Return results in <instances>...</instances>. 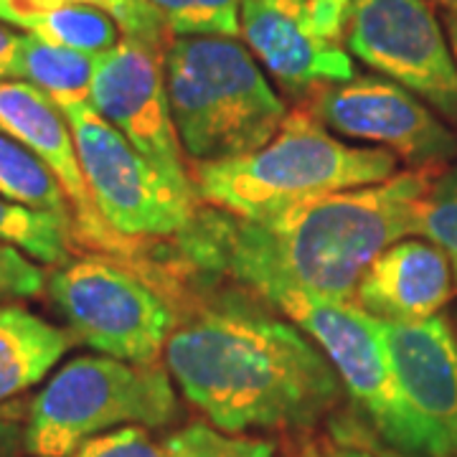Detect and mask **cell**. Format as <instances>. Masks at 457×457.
Instances as JSON below:
<instances>
[{
  "label": "cell",
  "instance_id": "obj_1",
  "mask_svg": "<svg viewBox=\"0 0 457 457\" xmlns=\"http://www.w3.org/2000/svg\"><path fill=\"white\" fill-rule=\"evenodd\" d=\"M219 282L198 275L176 303L163 356L180 394L228 435L320 425L343 399L326 353L260 295Z\"/></svg>",
  "mask_w": 457,
  "mask_h": 457
},
{
  "label": "cell",
  "instance_id": "obj_2",
  "mask_svg": "<svg viewBox=\"0 0 457 457\" xmlns=\"http://www.w3.org/2000/svg\"><path fill=\"white\" fill-rule=\"evenodd\" d=\"M435 168L312 198L262 221L201 204L173 239L198 275L227 279L264 297L278 287L353 303L363 272L394 242L417 237V209Z\"/></svg>",
  "mask_w": 457,
  "mask_h": 457
},
{
  "label": "cell",
  "instance_id": "obj_3",
  "mask_svg": "<svg viewBox=\"0 0 457 457\" xmlns=\"http://www.w3.org/2000/svg\"><path fill=\"white\" fill-rule=\"evenodd\" d=\"M188 170L201 204L249 221L399 173L394 153L343 143L305 107L285 114L279 130L257 150L219 163H191Z\"/></svg>",
  "mask_w": 457,
  "mask_h": 457
},
{
  "label": "cell",
  "instance_id": "obj_4",
  "mask_svg": "<svg viewBox=\"0 0 457 457\" xmlns=\"http://www.w3.org/2000/svg\"><path fill=\"white\" fill-rule=\"evenodd\" d=\"M163 64L170 114L191 163L257 150L287 114L260 62L231 36H176Z\"/></svg>",
  "mask_w": 457,
  "mask_h": 457
},
{
  "label": "cell",
  "instance_id": "obj_5",
  "mask_svg": "<svg viewBox=\"0 0 457 457\" xmlns=\"http://www.w3.org/2000/svg\"><path fill=\"white\" fill-rule=\"evenodd\" d=\"M180 402L168 369L110 356L66 361L33 396L26 417L29 457H71L120 427L173 425Z\"/></svg>",
  "mask_w": 457,
  "mask_h": 457
},
{
  "label": "cell",
  "instance_id": "obj_6",
  "mask_svg": "<svg viewBox=\"0 0 457 457\" xmlns=\"http://www.w3.org/2000/svg\"><path fill=\"white\" fill-rule=\"evenodd\" d=\"M46 293L77 341L130 363H158L179 320L173 297L147 272L99 252L62 264Z\"/></svg>",
  "mask_w": 457,
  "mask_h": 457
},
{
  "label": "cell",
  "instance_id": "obj_7",
  "mask_svg": "<svg viewBox=\"0 0 457 457\" xmlns=\"http://www.w3.org/2000/svg\"><path fill=\"white\" fill-rule=\"evenodd\" d=\"M262 300L293 320L330 361L345 394L361 409L378 442L396 453L425 457V442L394 381L374 318L353 303L278 287Z\"/></svg>",
  "mask_w": 457,
  "mask_h": 457
},
{
  "label": "cell",
  "instance_id": "obj_8",
  "mask_svg": "<svg viewBox=\"0 0 457 457\" xmlns=\"http://www.w3.org/2000/svg\"><path fill=\"white\" fill-rule=\"evenodd\" d=\"M62 112L102 219L120 237L140 245L179 239L194 221L201 201L176 191L92 104L66 107Z\"/></svg>",
  "mask_w": 457,
  "mask_h": 457
},
{
  "label": "cell",
  "instance_id": "obj_9",
  "mask_svg": "<svg viewBox=\"0 0 457 457\" xmlns=\"http://www.w3.org/2000/svg\"><path fill=\"white\" fill-rule=\"evenodd\" d=\"M0 132L29 147L59 180L74 212V239L95 246L99 254L143 270L161 287L168 285L179 260L173 254L176 249L130 242L102 219L84 179L71 128L64 112L41 89L21 79L0 82Z\"/></svg>",
  "mask_w": 457,
  "mask_h": 457
},
{
  "label": "cell",
  "instance_id": "obj_10",
  "mask_svg": "<svg viewBox=\"0 0 457 457\" xmlns=\"http://www.w3.org/2000/svg\"><path fill=\"white\" fill-rule=\"evenodd\" d=\"M345 49L457 125V59L427 0H353Z\"/></svg>",
  "mask_w": 457,
  "mask_h": 457
},
{
  "label": "cell",
  "instance_id": "obj_11",
  "mask_svg": "<svg viewBox=\"0 0 457 457\" xmlns=\"http://www.w3.org/2000/svg\"><path fill=\"white\" fill-rule=\"evenodd\" d=\"M305 110L330 132L384 147L417 168H437L457 158L455 130L386 77H353L318 87Z\"/></svg>",
  "mask_w": 457,
  "mask_h": 457
},
{
  "label": "cell",
  "instance_id": "obj_12",
  "mask_svg": "<svg viewBox=\"0 0 457 457\" xmlns=\"http://www.w3.org/2000/svg\"><path fill=\"white\" fill-rule=\"evenodd\" d=\"M165 51L120 38L97 56L89 104L186 196L198 198L165 89Z\"/></svg>",
  "mask_w": 457,
  "mask_h": 457
},
{
  "label": "cell",
  "instance_id": "obj_13",
  "mask_svg": "<svg viewBox=\"0 0 457 457\" xmlns=\"http://www.w3.org/2000/svg\"><path fill=\"white\" fill-rule=\"evenodd\" d=\"M394 381L425 442V457L457 455V338L447 318L417 323L374 318Z\"/></svg>",
  "mask_w": 457,
  "mask_h": 457
},
{
  "label": "cell",
  "instance_id": "obj_14",
  "mask_svg": "<svg viewBox=\"0 0 457 457\" xmlns=\"http://www.w3.org/2000/svg\"><path fill=\"white\" fill-rule=\"evenodd\" d=\"M239 26L252 56L293 95L356 77L345 44L323 33L308 0H242Z\"/></svg>",
  "mask_w": 457,
  "mask_h": 457
},
{
  "label": "cell",
  "instance_id": "obj_15",
  "mask_svg": "<svg viewBox=\"0 0 457 457\" xmlns=\"http://www.w3.org/2000/svg\"><path fill=\"white\" fill-rule=\"evenodd\" d=\"M450 257L425 237H404L386 246L363 272L353 305L389 323H417L440 311L455 295Z\"/></svg>",
  "mask_w": 457,
  "mask_h": 457
},
{
  "label": "cell",
  "instance_id": "obj_16",
  "mask_svg": "<svg viewBox=\"0 0 457 457\" xmlns=\"http://www.w3.org/2000/svg\"><path fill=\"white\" fill-rule=\"evenodd\" d=\"M77 343L74 333L23 305H0V404L44 381Z\"/></svg>",
  "mask_w": 457,
  "mask_h": 457
},
{
  "label": "cell",
  "instance_id": "obj_17",
  "mask_svg": "<svg viewBox=\"0 0 457 457\" xmlns=\"http://www.w3.org/2000/svg\"><path fill=\"white\" fill-rule=\"evenodd\" d=\"M97 56L82 51L54 46L31 33L21 36V46L13 64V77L41 89L59 107L89 104L92 77H95Z\"/></svg>",
  "mask_w": 457,
  "mask_h": 457
},
{
  "label": "cell",
  "instance_id": "obj_18",
  "mask_svg": "<svg viewBox=\"0 0 457 457\" xmlns=\"http://www.w3.org/2000/svg\"><path fill=\"white\" fill-rule=\"evenodd\" d=\"M0 196L33 212L56 216L74 234V212L46 163L26 145L0 132Z\"/></svg>",
  "mask_w": 457,
  "mask_h": 457
},
{
  "label": "cell",
  "instance_id": "obj_19",
  "mask_svg": "<svg viewBox=\"0 0 457 457\" xmlns=\"http://www.w3.org/2000/svg\"><path fill=\"white\" fill-rule=\"evenodd\" d=\"M26 31L41 41H49L54 46L82 51L92 56L110 51L122 38L120 36L122 31L112 18L95 5H87L79 0H71L46 16L36 18Z\"/></svg>",
  "mask_w": 457,
  "mask_h": 457
},
{
  "label": "cell",
  "instance_id": "obj_20",
  "mask_svg": "<svg viewBox=\"0 0 457 457\" xmlns=\"http://www.w3.org/2000/svg\"><path fill=\"white\" fill-rule=\"evenodd\" d=\"M74 234L56 216L33 212L0 196V242L21 249L44 264H66L71 260Z\"/></svg>",
  "mask_w": 457,
  "mask_h": 457
},
{
  "label": "cell",
  "instance_id": "obj_21",
  "mask_svg": "<svg viewBox=\"0 0 457 457\" xmlns=\"http://www.w3.org/2000/svg\"><path fill=\"white\" fill-rule=\"evenodd\" d=\"M173 36H239L242 0H147Z\"/></svg>",
  "mask_w": 457,
  "mask_h": 457
},
{
  "label": "cell",
  "instance_id": "obj_22",
  "mask_svg": "<svg viewBox=\"0 0 457 457\" xmlns=\"http://www.w3.org/2000/svg\"><path fill=\"white\" fill-rule=\"evenodd\" d=\"M165 457H275V442L228 435L212 422H191L163 440Z\"/></svg>",
  "mask_w": 457,
  "mask_h": 457
},
{
  "label": "cell",
  "instance_id": "obj_23",
  "mask_svg": "<svg viewBox=\"0 0 457 457\" xmlns=\"http://www.w3.org/2000/svg\"><path fill=\"white\" fill-rule=\"evenodd\" d=\"M417 234L450 257L457 285V163L435 173L417 209Z\"/></svg>",
  "mask_w": 457,
  "mask_h": 457
},
{
  "label": "cell",
  "instance_id": "obj_24",
  "mask_svg": "<svg viewBox=\"0 0 457 457\" xmlns=\"http://www.w3.org/2000/svg\"><path fill=\"white\" fill-rule=\"evenodd\" d=\"M104 11L120 26L125 38H135L153 49L165 51L170 44V31L147 0H79Z\"/></svg>",
  "mask_w": 457,
  "mask_h": 457
},
{
  "label": "cell",
  "instance_id": "obj_25",
  "mask_svg": "<svg viewBox=\"0 0 457 457\" xmlns=\"http://www.w3.org/2000/svg\"><path fill=\"white\" fill-rule=\"evenodd\" d=\"M46 272L21 249L0 242V300H29L46 290Z\"/></svg>",
  "mask_w": 457,
  "mask_h": 457
},
{
  "label": "cell",
  "instance_id": "obj_26",
  "mask_svg": "<svg viewBox=\"0 0 457 457\" xmlns=\"http://www.w3.org/2000/svg\"><path fill=\"white\" fill-rule=\"evenodd\" d=\"M71 457H165V445L145 427H120L82 445Z\"/></svg>",
  "mask_w": 457,
  "mask_h": 457
},
{
  "label": "cell",
  "instance_id": "obj_27",
  "mask_svg": "<svg viewBox=\"0 0 457 457\" xmlns=\"http://www.w3.org/2000/svg\"><path fill=\"white\" fill-rule=\"evenodd\" d=\"M26 417L21 402L0 404V457H29L26 453Z\"/></svg>",
  "mask_w": 457,
  "mask_h": 457
},
{
  "label": "cell",
  "instance_id": "obj_28",
  "mask_svg": "<svg viewBox=\"0 0 457 457\" xmlns=\"http://www.w3.org/2000/svg\"><path fill=\"white\" fill-rule=\"evenodd\" d=\"M300 457H376L363 440V432L351 427L336 440H312L300 447Z\"/></svg>",
  "mask_w": 457,
  "mask_h": 457
},
{
  "label": "cell",
  "instance_id": "obj_29",
  "mask_svg": "<svg viewBox=\"0 0 457 457\" xmlns=\"http://www.w3.org/2000/svg\"><path fill=\"white\" fill-rule=\"evenodd\" d=\"M71 0H3L0 3V21L13 23L18 29H29L36 18L46 16Z\"/></svg>",
  "mask_w": 457,
  "mask_h": 457
},
{
  "label": "cell",
  "instance_id": "obj_30",
  "mask_svg": "<svg viewBox=\"0 0 457 457\" xmlns=\"http://www.w3.org/2000/svg\"><path fill=\"white\" fill-rule=\"evenodd\" d=\"M18 46H21V36L11 31L8 26L0 23V82L13 77V64H16Z\"/></svg>",
  "mask_w": 457,
  "mask_h": 457
},
{
  "label": "cell",
  "instance_id": "obj_31",
  "mask_svg": "<svg viewBox=\"0 0 457 457\" xmlns=\"http://www.w3.org/2000/svg\"><path fill=\"white\" fill-rule=\"evenodd\" d=\"M366 445L371 447V453H374L376 457H411V455H404V453H396V450H392V447H384L378 440H369V437H366Z\"/></svg>",
  "mask_w": 457,
  "mask_h": 457
},
{
  "label": "cell",
  "instance_id": "obj_32",
  "mask_svg": "<svg viewBox=\"0 0 457 457\" xmlns=\"http://www.w3.org/2000/svg\"><path fill=\"white\" fill-rule=\"evenodd\" d=\"M447 38H450V44H453V51H455V59H457V16H450L447 13Z\"/></svg>",
  "mask_w": 457,
  "mask_h": 457
},
{
  "label": "cell",
  "instance_id": "obj_33",
  "mask_svg": "<svg viewBox=\"0 0 457 457\" xmlns=\"http://www.w3.org/2000/svg\"><path fill=\"white\" fill-rule=\"evenodd\" d=\"M435 3H440L450 16H457V0H435Z\"/></svg>",
  "mask_w": 457,
  "mask_h": 457
},
{
  "label": "cell",
  "instance_id": "obj_34",
  "mask_svg": "<svg viewBox=\"0 0 457 457\" xmlns=\"http://www.w3.org/2000/svg\"><path fill=\"white\" fill-rule=\"evenodd\" d=\"M455 457H457V455H455Z\"/></svg>",
  "mask_w": 457,
  "mask_h": 457
}]
</instances>
